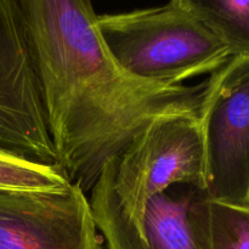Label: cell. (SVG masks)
<instances>
[{"instance_id": "obj_9", "label": "cell", "mask_w": 249, "mask_h": 249, "mask_svg": "<svg viewBox=\"0 0 249 249\" xmlns=\"http://www.w3.org/2000/svg\"><path fill=\"white\" fill-rule=\"evenodd\" d=\"M223 41L231 58H249V0H187Z\"/></svg>"}, {"instance_id": "obj_1", "label": "cell", "mask_w": 249, "mask_h": 249, "mask_svg": "<svg viewBox=\"0 0 249 249\" xmlns=\"http://www.w3.org/2000/svg\"><path fill=\"white\" fill-rule=\"evenodd\" d=\"M58 163L87 194L113 157L153 122L199 116L206 80L167 85L124 71L88 0H19Z\"/></svg>"}, {"instance_id": "obj_10", "label": "cell", "mask_w": 249, "mask_h": 249, "mask_svg": "<svg viewBox=\"0 0 249 249\" xmlns=\"http://www.w3.org/2000/svg\"><path fill=\"white\" fill-rule=\"evenodd\" d=\"M72 182L62 169L22 160L0 151V189L58 191Z\"/></svg>"}, {"instance_id": "obj_8", "label": "cell", "mask_w": 249, "mask_h": 249, "mask_svg": "<svg viewBox=\"0 0 249 249\" xmlns=\"http://www.w3.org/2000/svg\"><path fill=\"white\" fill-rule=\"evenodd\" d=\"M199 249H249V208L211 201L199 195L190 209Z\"/></svg>"}, {"instance_id": "obj_4", "label": "cell", "mask_w": 249, "mask_h": 249, "mask_svg": "<svg viewBox=\"0 0 249 249\" xmlns=\"http://www.w3.org/2000/svg\"><path fill=\"white\" fill-rule=\"evenodd\" d=\"M198 121L203 197L249 208V58H230L206 79Z\"/></svg>"}, {"instance_id": "obj_3", "label": "cell", "mask_w": 249, "mask_h": 249, "mask_svg": "<svg viewBox=\"0 0 249 249\" xmlns=\"http://www.w3.org/2000/svg\"><path fill=\"white\" fill-rule=\"evenodd\" d=\"M123 218L140 231L148 202L175 185L203 192L204 152L197 116L153 122L112 158L99 178Z\"/></svg>"}, {"instance_id": "obj_7", "label": "cell", "mask_w": 249, "mask_h": 249, "mask_svg": "<svg viewBox=\"0 0 249 249\" xmlns=\"http://www.w3.org/2000/svg\"><path fill=\"white\" fill-rule=\"evenodd\" d=\"M202 190L175 185L148 202L142 226L136 231L119 212L106 185L97 180L90 207L107 249H199L190 224V209Z\"/></svg>"}, {"instance_id": "obj_6", "label": "cell", "mask_w": 249, "mask_h": 249, "mask_svg": "<svg viewBox=\"0 0 249 249\" xmlns=\"http://www.w3.org/2000/svg\"><path fill=\"white\" fill-rule=\"evenodd\" d=\"M0 249H105L89 198L58 191L0 189Z\"/></svg>"}, {"instance_id": "obj_2", "label": "cell", "mask_w": 249, "mask_h": 249, "mask_svg": "<svg viewBox=\"0 0 249 249\" xmlns=\"http://www.w3.org/2000/svg\"><path fill=\"white\" fill-rule=\"evenodd\" d=\"M96 27L117 63L139 79L167 85L216 72L231 58L187 0L97 15Z\"/></svg>"}, {"instance_id": "obj_5", "label": "cell", "mask_w": 249, "mask_h": 249, "mask_svg": "<svg viewBox=\"0 0 249 249\" xmlns=\"http://www.w3.org/2000/svg\"><path fill=\"white\" fill-rule=\"evenodd\" d=\"M0 151L62 169L19 0H0Z\"/></svg>"}]
</instances>
